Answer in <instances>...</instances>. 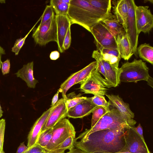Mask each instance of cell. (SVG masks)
<instances>
[{
	"mask_svg": "<svg viewBox=\"0 0 153 153\" xmlns=\"http://www.w3.org/2000/svg\"><path fill=\"white\" fill-rule=\"evenodd\" d=\"M101 54L107 53L114 56L118 57H120L118 48H113L105 47H100L97 50Z\"/></svg>",
	"mask_w": 153,
	"mask_h": 153,
	"instance_id": "obj_35",
	"label": "cell"
},
{
	"mask_svg": "<svg viewBox=\"0 0 153 153\" xmlns=\"http://www.w3.org/2000/svg\"><path fill=\"white\" fill-rule=\"evenodd\" d=\"M5 120L4 119L0 120V153L3 151V146L5 127Z\"/></svg>",
	"mask_w": 153,
	"mask_h": 153,
	"instance_id": "obj_36",
	"label": "cell"
},
{
	"mask_svg": "<svg viewBox=\"0 0 153 153\" xmlns=\"http://www.w3.org/2000/svg\"><path fill=\"white\" fill-rule=\"evenodd\" d=\"M91 33L94 37L97 50L101 47L117 48L116 36L102 22L92 27Z\"/></svg>",
	"mask_w": 153,
	"mask_h": 153,
	"instance_id": "obj_9",
	"label": "cell"
},
{
	"mask_svg": "<svg viewBox=\"0 0 153 153\" xmlns=\"http://www.w3.org/2000/svg\"><path fill=\"white\" fill-rule=\"evenodd\" d=\"M109 111L102 106L97 107L92 111L91 128L94 126L100 119Z\"/></svg>",
	"mask_w": 153,
	"mask_h": 153,
	"instance_id": "obj_29",
	"label": "cell"
},
{
	"mask_svg": "<svg viewBox=\"0 0 153 153\" xmlns=\"http://www.w3.org/2000/svg\"><path fill=\"white\" fill-rule=\"evenodd\" d=\"M33 61L23 65V67L19 70L15 74L18 77L24 81L27 86L31 88H35L38 81L34 77L33 75Z\"/></svg>",
	"mask_w": 153,
	"mask_h": 153,
	"instance_id": "obj_18",
	"label": "cell"
},
{
	"mask_svg": "<svg viewBox=\"0 0 153 153\" xmlns=\"http://www.w3.org/2000/svg\"><path fill=\"white\" fill-rule=\"evenodd\" d=\"M45 149L39 145L35 144L32 147L28 148V149L23 153H37Z\"/></svg>",
	"mask_w": 153,
	"mask_h": 153,
	"instance_id": "obj_39",
	"label": "cell"
},
{
	"mask_svg": "<svg viewBox=\"0 0 153 153\" xmlns=\"http://www.w3.org/2000/svg\"><path fill=\"white\" fill-rule=\"evenodd\" d=\"M92 57L95 59L96 62V66L95 68L96 70L104 76L105 79L108 82L107 76L102 61L101 54L97 51L94 50L93 52Z\"/></svg>",
	"mask_w": 153,
	"mask_h": 153,
	"instance_id": "obj_28",
	"label": "cell"
},
{
	"mask_svg": "<svg viewBox=\"0 0 153 153\" xmlns=\"http://www.w3.org/2000/svg\"><path fill=\"white\" fill-rule=\"evenodd\" d=\"M57 25V42L58 49L62 53L64 52L63 45L64 40L69 27L71 26L70 19L67 16L56 15Z\"/></svg>",
	"mask_w": 153,
	"mask_h": 153,
	"instance_id": "obj_16",
	"label": "cell"
},
{
	"mask_svg": "<svg viewBox=\"0 0 153 153\" xmlns=\"http://www.w3.org/2000/svg\"><path fill=\"white\" fill-rule=\"evenodd\" d=\"M97 106L92 102L90 97H87L78 105L69 109L66 117L73 118H82L89 114Z\"/></svg>",
	"mask_w": 153,
	"mask_h": 153,
	"instance_id": "obj_13",
	"label": "cell"
},
{
	"mask_svg": "<svg viewBox=\"0 0 153 153\" xmlns=\"http://www.w3.org/2000/svg\"><path fill=\"white\" fill-rule=\"evenodd\" d=\"M130 126L133 127L125 124L115 128L96 131L79 141H74V147L85 153L119 152L125 145L124 132Z\"/></svg>",
	"mask_w": 153,
	"mask_h": 153,
	"instance_id": "obj_1",
	"label": "cell"
},
{
	"mask_svg": "<svg viewBox=\"0 0 153 153\" xmlns=\"http://www.w3.org/2000/svg\"><path fill=\"white\" fill-rule=\"evenodd\" d=\"M53 106L44 112L36 120L32 127L27 137V147L30 148L34 145L40 134L42 129L45 123Z\"/></svg>",
	"mask_w": 153,
	"mask_h": 153,
	"instance_id": "obj_15",
	"label": "cell"
},
{
	"mask_svg": "<svg viewBox=\"0 0 153 153\" xmlns=\"http://www.w3.org/2000/svg\"><path fill=\"white\" fill-rule=\"evenodd\" d=\"M148 6H137L135 9L138 33H149L153 27V15Z\"/></svg>",
	"mask_w": 153,
	"mask_h": 153,
	"instance_id": "obj_11",
	"label": "cell"
},
{
	"mask_svg": "<svg viewBox=\"0 0 153 153\" xmlns=\"http://www.w3.org/2000/svg\"><path fill=\"white\" fill-rule=\"evenodd\" d=\"M75 138L72 136L68 137L52 149L48 151L46 150V153H64L66 150H70L75 148L74 143Z\"/></svg>",
	"mask_w": 153,
	"mask_h": 153,
	"instance_id": "obj_23",
	"label": "cell"
},
{
	"mask_svg": "<svg viewBox=\"0 0 153 153\" xmlns=\"http://www.w3.org/2000/svg\"><path fill=\"white\" fill-rule=\"evenodd\" d=\"M117 48L121 58L128 60L133 54L126 32L116 36Z\"/></svg>",
	"mask_w": 153,
	"mask_h": 153,
	"instance_id": "obj_19",
	"label": "cell"
},
{
	"mask_svg": "<svg viewBox=\"0 0 153 153\" xmlns=\"http://www.w3.org/2000/svg\"><path fill=\"white\" fill-rule=\"evenodd\" d=\"M39 20V19L24 37L19 38L16 40L14 44L11 49V51L15 53V55H18L20 49L25 44L26 38Z\"/></svg>",
	"mask_w": 153,
	"mask_h": 153,
	"instance_id": "obj_31",
	"label": "cell"
},
{
	"mask_svg": "<svg viewBox=\"0 0 153 153\" xmlns=\"http://www.w3.org/2000/svg\"><path fill=\"white\" fill-rule=\"evenodd\" d=\"M55 14L54 10L50 5H46L41 16L39 25H42L49 20Z\"/></svg>",
	"mask_w": 153,
	"mask_h": 153,
	"instance_id": "obj_34",
	"label": "cell"
},
{
	"mask_svg": "<svg viewBox=\"0 0 153 153\" xmlns=\"http://www.w3.org/2000/svg\"><path fill=\"white\" fill-rule=\"evenodd\" d=\"M69 150V151L66 153H85L81 150L75 148Z\"/></svg>",
	"mask_w": 153,
	"mask_h": 153,
	"instance_id": "obj_44",
	"label": "cell"
},
{
	"mask_svg": "<svg viewBox=\"0 0 153 153\" xmlns=\"http://www.w3.org/2000/svg\"><path fill=\"white\" fill-rule=\"evenodd\" d=\"M80 83L81 91L94 95H105L108 88L111 87L96 68L86 79Z\"/></svg>",
	"mask_w": 153,
	"mask_h": 153,
	"instance_id": "obj_6",
	"label": "cell"
},
{
	"mask_svg": "<svg viewBox=\"0 0 153 153\" xmlns=\"http://www.w3.org/2000/svg\"><path fill=\"white\" fill-rule=\"evenodd\" d=\"M32 37L36 44L45 46L51 42H57L55 15L37 27L33 28Z\"/></svg>",
	"mask_w": 153,
	"mask_h": 153,
	"instance_id": "obj_5",
	"label": "cell"
},
{
	"mask_svg": "<svg viewBox=\"0 0 153 153\" xmlns=\"http://www.w3.org/2000/svg\"><path fill=\"white\" fill-rule=\"evenodd\" d=\"M127 124L134 127L136 123L128 121L115 108L113 107L104 115L95 124L89 129H86L74 140L87 137L97 131L116 128L122 125Z\"/></svg>",
	"mask_w": 153,
	"mask_h": 153,
	"instance_id": "obj_3",
	"label": "cell"
},
{
	"mask_svg": "<svg viewBox=\"0 0 153 153\" xmlns=\"http://www.w3.org/2000/svg\"><path fill=\"white\" fill-rule=\"evenodd\" d=\"M96 62H93L86 66L81 70L75 84L80 83L86 79L90 75L96 66Z\"/></svg>",
	"mask_w": 153,
	"mask_h": 153,
	"instance_id": "obj_27",
	"label": "cell"
},
{
	"mask_svg": "<svg viewBox=\"0 0 153 153\" xmlns=\"http://www.w3.org/2000/svg\"><path fill=\"white\" fill-rule=\"evenodd\" d=\"M3 113V111H2V108L1 107L0 103V118L2 116Z\"/></svg>",
	"mask_w": 153,
	"mask_h": 153,
	"instance_id": "obj_47",
	"label": "cell"
},
{
	"mask_svg": "<svg viewBox=\"0 0 153 153\" xmlns=\"http://www.w3.org/2000/svg\"><path fill=\"white\" fill-rule=\"evenodd\" d=\"M68 111L65 99L63 98H62L54 105L42 129L41 132L53 128L60 120L65 118L66 117Z\"/></svg>",
	"mask_w": 153,
	"mask_h": 153,
	"instance_id": "obj_12",
	"label": "cell"
},
{
	"mask_svg": "<svg viewBox=\"0 0 153 153\" xmlns=\"http://www.w3.org/2000/svg\"><path fill=\"white\" fill-rule=\"evenodd\" d=\"M87 1L92 6L103 13L108 15L114 16V15L111 13V0H87Z\"/></svg>",
	"mask_w": 153,
	"mask_h": 153,
	"instance_id": "obj_22",
	"label": "cell"
},
{
	"mask_svg": "<svg viewBox=\"0 0 153 153\" xmlns=\"http://www.w3.org/2000/svg\"><path fill=\"white\" fill-rule=\"evenodd\" d=\"M75 135L76 131L73 125L68 119L63 118L53 127L52 138L44 148L47 151L50 150L70 136L75 138Z\"/></svg>",
	"mask_w": 153,
	"mask_h": 153,
	"instance_id": "obj_7",
	"label": "cell"
},
{
	"mask_svg": "<svg viewBox=\"0 0 153 153\" xmlns=\"http://www.w3.org/2000/svg\"><path fill=\"white\" fill-rule=\"evenodd\" d=\"M52 133L53 128L41 132L38 136L36 144L44 148L51 141L52 138Z\"/></svg>",
	"mask_w": 153,
	"mask_h": 153,
	"instance_id": "obj_26",
	"label": "cell"
},
{
	"mask_svg": "<svg viewBox=\"0 0 153 153\" xmlns=\"http://www.w3.org/2000/svg\"><path fill=\"white\" fill-rule=\"evenodd\" d=\"M120 82L137 83L143 80L147 81L150 76L149 68L141 59H136L131 62L123 64L120 68Z\"/></svg>",
	"mask_w": 153,
	"mask_h": 153,
	"instance_id": "obj_4",
	"label": "cell"
},
{
	"mask_svg": "<svg viewBox=\"0 0 153 153\" xmlns=\"http://www.w3.org/2000/svg\"><path fill=\"white\" fill-rule=\"evenodd\" d=\"M93 153H107L106 152H94ZM114 153H131L129 152H115Z\"/></svg>",
	"mask_w": 153,
	"mask_h": 153,
	"instance_id": "obj_46",
	"label": "cell"
},
{
	"mask_svg": "<svg viewBox=\"0 0 153 153\" xmlns=\"http://www.w3.org/2000/svg\"><path fill=\"white\" fill-rule=\"evenodd\" d=\"M80 94L72 98H68L66 96L64 99L68 110L78 105L87 98L86 97H81Z\"/></svg>",
	"mask_w": 153,
	"mask_h": 153,
	"instance_id": "obj_32",
	"label": "cell"
},
{
	"mask_svg": "<svg viewBox=\"0 0 153 153\" xmlns=\"http://www.w3.org/2000/svg\"><path fill=\"white\" fill-rule=\"evenodd\" d=\"M6 54L5 50L0 45V69L1 68V57L2 55Z\"/></svg>",
	"mask_w": 153,
	"mask_h": 153,
	"instance_id": "obj_45",
	"label": "cell"
},
{
	"mask_svg": "<svg viewBox=\"0 0 153 153\" xmlns=\"http://www.w3.org/2000/svg\"><path fill=\"white\" fill-rule=\"evenodd\" d=\"M102 22L115 36L125 32L123 26L114 19H107Z\"/></svg>",
	"mask_w": 153,
	"mask_h": 153,
	"instance_id": "obj_24",
	"label": "cell"
},
{
	"mask_svg": "<svg viewBox=\"0 0 153 153\" xmlns=\"http://www.w3.org/2000/svg\"><path fill=\"white\" fill-rule=\"evenodd\" d=\"M137 52L140 58L153 65V47L149 44L140 45L137 48Z\"/></svg>",
	"mask_w": 153,
	"mask_h": 153,
	"instance_id": "obj_21",
	"label": "cell"
},
{
	"mask_svg": "<svg viewBox=\"0 0 153 153\" xmlns=\"http://www.w3.org/2000/svg\"><path fill=\"white\" fill-rule=\"evenodd\" d=\"M67 16L71 25H79L91 33V28L97 23L114 18L103 13L87 0H71Z\"/></svg>",
	"mask_w": 153,
	"mask_h": 153,
	"instance_id": "obj_2",
	"label": "cell"
},
{
	"mask_svg": "<svg viewBox=\"0 0 153 153\" xmlns=\"http://www.w3.org/2000/svg\"><path fill=\"white\" fill-rule=\"evenodd\" d=\"M1 153H5L3 151H2Z\"/></svg>",
	"mask_w": 153,
	"mask_h": 153,
	"instance_id": "obj_49",
	"label": "cell"
},
{
	"mask_svg": "<svg viewBox=\"0 0 153 153\" xmlns=\"http://www.w3.org/2000/svg\"><path fill=\"white\" fill-rule=\"evenodd\" d=\"M28 148L27 146L25 144L24 142H23L20 143L16 153H23L27 150Z\"/></svg>",
	"mask_w": 153,
	"mask_h": 153,
	"instance_id": "obj_40",
	"label": "cell"
},
{
	"mask_svg": "<svg viewBox=\"0 0 153 153\" xmlns=\"http://www.w3.org/2000/svg\"><path fill=\"white\" fill-rule=\"evenodd\" d=\"M124 137L125 145L119 152H129L131 153H151L145 140L134 129L130 126L126 129Z\"/></svg>",
	"mask_w": 153,
	"mask_h": 153,
	"instance_id": "obj_8",
	"label": "cell"
},
{
	"mask_svg": "<svg viewBox=\"0 0 153 153\" xmlns=\"http://www.w3.org/2000/svg\"><path fill=\"white\" fill-rule=\"evenodd\" d=\"M60 56L59 52L56 51H52L50 55V59L52 60H56L58 59Z\"/></svg>",
	"mask_w": 153,
	"mask_h": 153,
	"instance_id": "obj_41",
	"label": "cell"
},
{
	"mask_svg": "<svg viewBox=\"0 0 153 153\" xmlns=\"http://www.w3.org/2000/svg\"><path fill=\"white\" fill-rule=\"evenodd\" d=\"M71 0H51L50 5L56 15L67 16Z\"/></svg>",
	"mask_w": 153,
	"mask_h": 153,
	"instance_id": "obj_20",
	"label": "cell"
},
{
	"mask_svg": "<svg viewBox=\"0 0 153 153\" xmlns=\"http://www.w3.org/2000/svg\"><path fill=\"white\" fill-rule=\"evenodd\" d=\"M134 128L142 139L144 140L143 135V128L140 124L139 123L136 127H134Z\"/></svg>",
	"mask_w": 153,
	"mask_h": 153,
	"instance_id": "obj_42",
	"label": "cell"
},
{
	"mask_svg": "<svg viewBox=\"0 0 153 153\" xmlns=\"http://www.w3.org/2000/svg\"><path fill=\"white\" fill-rule=\"evenodd\" d=\"M127 1L128 6V11L125 32L133 54L137 57V48L139 34L137 30L135 15V9L136 5L133 0Z\"/></svg>",
	"mask_w": 153,
	"mask_h": 153,
	"instance_id": "obj_10",
	"label": "cell"
},
{
	"mask_svg": "<svg viewBox=\"0 0 153 153\" xmlns=\"http://www.w3.org/2000/svg\"><path fill=\"white\" fill-rule=\"evenodd\" d=\"M92 102L97 106L104 107L108 111H109L110 104L109 102H108L106 100L104 96L102 95H94L90 97Z\"/></svg>",
	"mask_w": 153,
	"mask_h": 153,
	"instance_id": "obj_30",
	"label": "cell"
},
{
	"mask_svg": "<svg viewBox=\"0 0 153 153\" xmlns=\"http://www.w3.org/2000/svg\"><path fill=\"white\" fill-rule=\"evenodd\" d=\"M110 105L117 109L121 114L128 121L136 123L133 118L134 114L130 109L129 105L125 102L119 95L107 94Z\"/></svg>",
	"mask_w": 153,
	"mask_h": 153,
	"instance_id": "obj_14",
	"label": "cell"
},
{
	"mask_svg": "<svg viewBox=\"0 0 153 153\" xmlns=\"http://www.w3.org/2000/svg\"><path fill=\"white\" fill-rule=\"evenodd\" d=\"M1 72L3 75L8 74L10 70V59H7L3 62H1Z\"/></svg>",
	"mask_w": 153,
	"mask_h": 153,
	"instance_id": "obj_38",
	"label": "cell"
},
{
	"mask_svg": "<svg viewBox=\"0 0 153 153\" xmlns=\"http://www.w3.org/2000/svg\"><path fill=\"white\" fill-rule=\"evenodd\" d=\"M113 5V12L114 17L123 26L125 31L128 11L127 0L111 1Z\"/></svg>",
	"mask_w": 153,
	"mask_h": 153,
	"instance_id": "obj_17",
	"label": "cell"
},
{
	"mask_svg": "<svg viewBox=\"0 0 153 153\" xmlns=\"http://www.w3.org/2000/svg\"><path fill=\"white\" fill-rule=\"evenodd\" d=\"M101 55L102 59L107 61L113 67L117 69L119 68L118 67V65L119 61L121 59L120 58L107 53L101 54Z\"/></svg>",
	"mask_w": 153,
	"mask_h": 153,
	"instance_id": "obj_33",
	"label": "cell"
},
{
	"mask_svg": "<svg viewBox=\"0 0 153 153\" xmlns=\"http://www.w3.org/2000/svg\"><path fill=\"white\" fill-rule=\"evenodd\" d=\"M71 42V26L67 31L63 43V49L64 51L68 49L70 47Z\"/></svg>",
	"mask_w": 153,
	"mask_h": 153,
	"instance_id": "obj_37",
	"label": "cell"
},
{
	"mask_svg": "<svg viewBox=\"0 0 153 153\" xmlns=\"http://www.w3.org/2000/svg\"><path fill=\"white\" fill-rule=\"evenodd\" d=\"M59 92L58 91L53 97L51 103V106H53L58 101V95Z\"/></svg>",
	"mask_w": 153,
	"mask_h": 153,
	"instance_id": "obj_43",
	"label": "cell"
},
{
	"mask_svg": "<svg viewBox=\"0 0 153 153\" xmlns=\"http://www.w3.org/2000/svg\"><path fill=\"white\" fill-rule=\"evenodd\" d=\"M1 1H2V2H1V3H5V0H1V1H0V2H1Z\"/></svg>",
	"mask_w": 153,
	"mask_h": 153,
	"instance_id": "obj_48",
	"label": "cell"
},
{
	"mask_svg": "<svg viewBox=\"0 0 153 153\" xmlns=\"http://www.w3.org/2000/svg\"><path fill=\"white\" fill-rule=\"evenodd\" d=\"M80 71L81 70L73 74L60 85L58 91L62 93L63 98H65L66 97V94L68 91L73 85L75 84Z\"/></svg>",
	"mask_w": 153,
	"mask_h": 153,
	"instance_id": "obj_25",
	"label": "cell"
}]
</instances>
